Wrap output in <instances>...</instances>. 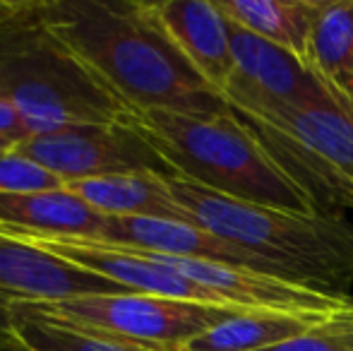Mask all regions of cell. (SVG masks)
Here are the masks:
<instances>
[{"instance_id": "6da1fadb", "label": "cell", "mask_w": 353, "mask_h": 351, "mask_svg": "<svg viewBox=\"0 0 353 351\" xmlns=\"http://www.w3.org/2000/svg\"><path fill=\"white\" fill-rule=\"evenodd\" d=\"M46 24L135 113L231 111L159 24L147 0L39 3Z\"/></svg>"}, {"instance_id": "7a4b0ae2", "label": "cell", "mask_w": 353, "mask_h": 351, "mask_svg": "<svg viewBox=\"0 0 353 351\" xmlns=\"http://www.w3.org/2000/svg\"><path fill=\"white\" fill-rule=\"evenodd\" d=\"M166 185L190 224L267 260L283 279L330 296L353 284V226L341 214L250 205L178 174L166 176Z\"/></svg>"}, {"instance_id": "3957f363", "label": "cell", "mask_w": 353, "mask_h": 351, "mask_svg": "<svg viewBox=\"0 0 353 351\" xmlns=\"http://www.w3.org/2000/svg\"><path fill=\"white\" fill-rule=\"evenodd\" d=\"M0 99L19 108L29 137L77 123H125L137 113L43 19L22 3L0 24Z\"/></svg>"}, {"instance_id": "277c9868", "label": "cell", "mask_w": 353, "mask_h": 351, "mask_svg": "<svg viewBox=\"0 0 353 351\" xmlns=\"http://www.w3.org/2000/svg\"><path fill=\"white\" fill-rule=\"evenodd\" d=\"M137 128L178 176L233 200L298 214H322L233 111L185 116L137 113Z\"/></svg>"}, {"instance_id": "5b68a950", "label": "cell", "mask_w": 353, "mask_h": 351, "mask_svg": "<svg viewBox=\"0 0 353 351\" xmlns=\"http://www.w3.org/2000/svg\"><path fill=\"white\" fill-rule=\"evenodd\" d=\"M317 212L353 207V116L332 92L270 118H241Z\"/></svg>"}, {"instance_id": "8992f818", "label": "cell", "mask_w": 353, "mask_h": 351, "mask_svg": "<svg viewBox=\"0 0 353 351\" xmlns=\"http://www.w3.org/2000/svg\"><path fill=\"white\" fill-rule=\"evenodd\" d=\"M34 305L63 323L123 339L147 351H185L192 339L241 313L238 308L147 294L79 296Z\"/></svg>"}, {"instance_id": "52a82bcc", "label": "cell", "mask_w": 353, "mask_h": 351, "mask_svg": "<svg viewBox=\"0 0 353 351\" xmlns=\"http://www.w3.org/2000/svg\"><path fill=\"white\" fill-rule=\"evenodd\" d=\"M14 150L56 174L65 185L84 178L142 171L163 178L176 174L142 135L137 118L125 123H77L48 135L29 137Z\"/></svg>"}, {"instance_id": "ba28073f", "label": "cell", "mask_w": 353, "mask_h": 351, "mask_svg": "<svg viewBox=\"0 0 353 351\" xmlns=\"http://www.w3.org/2000/svg\"><path fill=\"white\" fill-rule=\"evenodd\" d=\"M233 70L223 99L238 118H270L330 94L307 63L231 24Z\"/></svg>"}, {"instance_id": "9c48e42d", "label": "cell", "mask_w": 353, "mask_h": 351, "mask_svg": "<svg viewBox=\"0 0 353 351\" xmlns=\"http://www.w3.org/2000/svg\"><path fill=\"white\" fill-rule=\"evenodd\" d=\"M149 255V253H144ZM152 260L168 265L183 277L212 289L228 305L238 310H270V313H288L301 318H332L349 308L346 296H330L303 284H293L281 277L265 272L233 267L223 263L192 258H168V255H149Z\"/></svg>"}, {"instance_id": "30bf717a", "label": "cell", "mask_w": 353, "mask_h": 351, "mask_svg": "<svg viewBox=\"0 0 353 351\" xmlns=\"http://www.w3.org/2000/svg\"><path fill=\"white\" fill-rule=\"evenodd\" d=\"M103 294L130 291L32 241L0 234V296L24 303H56Z\"/></svg>"}, {"instance_id": "8fae6325", "label": "cell", "mask_w": 353, "mask_h": 351, "mask_svg": "<svg viewBox=\"0 0 353 351\" xmlns=\"http://www.w3.org/2000/svg\"><path fill=\"white\" fill-rule=\"evenodd\" d=\"M70 260L99 277L121 284L130 294L161 296V299L192 301V303L221 305L233 308L212 289L183 277L181 272L171 270L168 265L152 260L149 255L128 248H113L97 241H56V239H22Z\"/></svg>"}, {"instance_id": "7c38bea8", "label": "cell", "mask_w": 353, "mask_h": 351, "mask_svg": "<svg viewBox=\"0 0 353 351\" xmlns=\"http://www.w3.org/2000/svg\"><path fill=\"white\" fill-rule=\"evenodd\" d=\"M97 243L149 255L210 260V263L248 267V270L281 277L279 270L272 267L267 260L257 258V255L248 253L238 245L226 243L210 231L200 229L195 224H185V221L154 219V217H106Z\"/></svg>"}, {"instance_id": "4fadbf2b", "label": "cell", "mask_w": 353, "mask_h": 351, "mask_svg": "<svg viewBox=\"0 0 353 351\" xmlns=\"http://www.w3.org/2000/svg\"><path fill=\"white\" fill-rule=\"evenodd\" d=\"M163 32L192 68L223 97L233 70L231 22L212 0H161L152 3Z\"/></svg>"}, {"instance_id": "5bb4252c", "label": "cell", "mask_w": 353, "mask_h": 351, "mask_svg": "<svg viewBox=\"0 0 353 351\" xmlns=\"http://www.w3.org/2000/svg\"><path fill=\"white\" fill-rule=\"evenodd\" d=\"M103 219L68 188L0 195V234L12 239L99 241Z\"/></svg>"}, {"instance_id": "9a60e30c", "label": "cell", "mask_w": 353, "mask_h": 351, "mask_svg": "<svg viewBox=\"0 0 353 351\" xmlns=\"http://www.w3.org/2000/svg\"><path fill=\"white\" fill-rule=\"evenodd\" d=\"M68 190L103 217H154L190 224L159 174H118L68 183Z\"/></svg>"}, {"instance_id": "2e32d148", "label": "cell", "mask_w": 353, "mask_h": 351, "mask_svg": "<svg viewBox=\"0 0 353 351\" xmlns=\"http://www.w3.org/2000/svg\"><path fill=\"white\" fill-rule=\"evenodd\" d=\"M226 19L307 63L322 0H216Z\"/></svg>"}, {"instance_id": "e0dca14e", "label": "cell", "mask_w": 353, "mask_h": 351, "mask_svg": "<svg viewBox=\"0 0 353 351\" xmlns=\"http://www.w3.org/2000/svg\"><path fill=\"white\" fill-rule=\"evenodd\" d=\"M320 320L270 310H241L192 339L185 351H262L298 337Z\"/></svg>"}, {"instance_id": "ac0fdd59", "label": "cell", "mask_w": 353, "mask_h": 351, "mask_svg": "<svg viewBox=\"0 0 353 351\" xmlns=\"http://www.w3.org/2000/svg\"><path fill=\"white\" fill-rule=\"evenodd\" d=\"M307 66L327 89H344L353 80V0H322Z\"/></svg>"}, {"instance_id": "d6986e66", "label": "cell", "mask_w": 353, "mask_h": 351, "mask_svg": "<svg viewBox=\"0 0 353 351\" xmlns=\"http://www.w3.org/2000/svg\"><path fill=\"white\" fill-rule=\"evenodd\" d=\"M12 318L14 332L29 351H147L123 339L63 323L24 301H14Z\"/></svg>"}, {"instance_id": "ffe728a7", "label": "cell", "mask_w": 353, "mask_h": 351, "mask_svg": "<svg viewBox=\"0 0 353 351\" xmlns=\"http://www.w3.org/2000/svg\"><path fill=\"white\" fill-rule=\"evenodd\" d=\"M262 351H353V299L346 310L320 320L288 342Z\"/></svg>"}, {"instance_id": "44dd1931", "label": "cell", "mask_w": 353, "mask_h": 351, "mask_svg": "<svg viewBox=\"0 0 353 351\" xmlns=\"http://www.w3.org/2000/svg\"><path fill=\"white\" fill-rule=\"evenodd\" d=\"M56 188H65V183L29 157L19 154L17 150L0 154V195H27Z\"/></svg>"}, {"instance_id": "7402d4cb", "label": "cell", "mask_w": 353, "mask_h": 351, "mask_svg": "<svg viewBox=\"0 0 353 351\" xmlns=\"http://www.w3.org/2000/svg\"><path fill=\"white\" fill-rule=\"evenodd\" d=\"M0 135L8 137L10 142H14V147L19 142L29 140V130H27V123H24L22 113L19 108L14 106L12 101L8 99H0Z\"/></svg>"}, {"instance_id": "603a6c76", "label": "cell", "mask_w": 353, "mask_h": 351, "mask_svg": "<svg viewBox=\"0 0 353 351\" xmlns=\"http://www.w3.org/2000/svg\"><path fill=\"white\" fill-rule=\"evenodd\" d=\"M12 305H14V301L0 296V347H10V344L19 342L17 332H14Z\"/></svg>"}, {"instance_id": "cb8c5ba5", "label": "cell", "mask_w": 353, "mask_h": 351, "mask_svg": "<svg viewBox=\"0 0 353 351\" xmlns=\"http://www.w3.org/2000/svg\"><path fill=\"white\" fill-rule=\"evenodd\" d=\"M330 92H332V97H334L336 101H339L341 106H344L346 111L353 116V80L344 89H330Z\"/></svg>"}, {"instance_id": "d4e9b609", "label": "cell", "mask_w": 353, "mask_h": 351, "mask_svg": "<svg viewBox=\"0 0 353 351\" xmlns=\"http://www.w3.org/2000/svg\"><path fill=\"white\" fill-rule=\"evenodd\" d=\"M19 5L22 3H0V24L8 22V19L19 10Z\"/></svg>"}, {"instance_id": "484cf974", "label": "cell", "mask_w": 353, "mask_h": 351, "mask_svg": "<svg viewBox=\"0 0 353 351\" xmlns=\"http://www.w3.org/2000/svg\"><path fill=\"white\" fill-rule=\"evenodd\" d=\"M14 150V142H10L8 137L0 135V152H12Z\"/></svg>"}, {"instance_id": "4316f807", "label": "cell", "mask_w": 353, "mask_h": 351, "mask_svg": "<svg viewBox=\"0 0 353 351\" xmlns=\"http://www.w3.org/2000/svg\"><path fill=\"white\" fill-rule=\"evenodd\" d=\"M0 154H3V152H0Z\"/></svg>"}]
</instances>
